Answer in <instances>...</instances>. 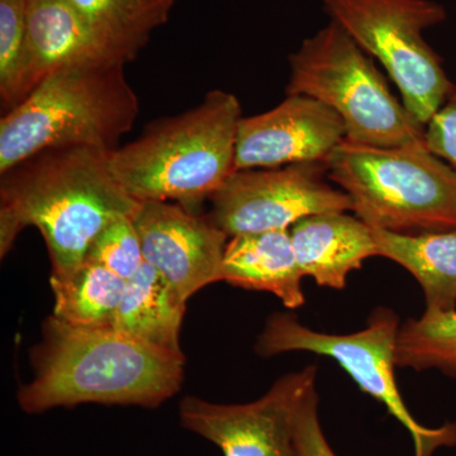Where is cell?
Listing matches in <instances>:
<instances>
[{"label":"cell","instance_id":"cell-8","mask_svg":"<svg viewBox=\"0 0 456 456\" xmlns=\"http://www.w3.org/2000/svg\"><path fill=\"white\" fill-rule=\"evenodd\" d=\"M399 327L397 314L386 307L371 314L365 329L346 335L314 331L293 314H274L268 318L255 350L260 356L308 351L334 359L362 392L384 404L410 432L415 456H434L440 448L456 445V424L426 428L408 411L395 377Z\"/></svg>","mask_w":456,"mask_h":456},{"label":"cell","instance_id":"cell-7","mask_svg":"<svg viewBox=\"0 0 456 456\" xmlns=\"http://www.w3.org/2000/svg\"><path fill=\"white\" fill-rule=\"evenodd\" d=\"M332 22L368 55L379 60L402 94V103L426 127L454 84L426 42V29L446 20L434 0H322Z\"/></svg>","mask_w":456,"mask_h":456},{"label":"cell","instance_id":"cell-12","mask_svg":"<svg viewBox=\"0 0 456 456\" xmlns=\"http://www.w3.org/2000/svg\"><path fill=\"white\" fill-rule=\"evenodd\" d=\"M345 140L344 121L331 108L305 95H288L268 112L242 117L235 171L326 163Z\"/></svg>","mask_w":456,"mask_h":456},{"label":"cell","instance_id":"cell-4","mask_svg":"<svg viewBox=\"0 0 456 456\" xmlns=\"http://www.w3.org/2000/svg\"><path fill=\"white\" fill-rule=\"evenodd\" d=\"M140 101L125 65L69 68L47 75L0 121V173L49 149H118Z\"/></svg>","mask_w":456,"mask_h":456},{"label":"cell","instance_id":"cell-11","mask_svg":"<svg viewBox=\"0 0 456 456\" xmlns=\"http://www.w3.org/2000/svg\"><path fill=\"white\" fill-rule=\"evenodd\" d=\"M143 257L188 301L222 281L228 236L207 216L178 203L141 202L134 216Z\"/></svg>","mask_w":456,"mask_h":456},{"label":"cell","instance_id":"cell-2","mask_svg":"<svg viewBox=\"0 0 456 456\" xmlns=\"http://www.w3.org/2000/svg\"><path fill=\"white\" fill-rule=\"evenodd\" d=\"M184 354L171 353L113 327L69 325L50 316L32 347L35 375L18 392L27 413L83 403L154 408L180 391Z\"/></svg>","mask_w":456,"mask_h":456},{"label":"cell","instance_id":"cell-13","mask_svg":"<svg viewBox=\"0 0 456 456\" xmlns=\"http://www.w3.org/2000/svg\"><path fill=\"white\" fill-rule=\"evenodd\" d=\"M289 232L303 275L320 287L344 289L351 272L378 256L373 228L346 212L308 216Z\"/></svg>","mask_w":456,"mask_h":456},{"label":"cell","instance_id":"cell-23","mask_svg":"<svg viewBox=\"0 0 456 456\" xmlns=\"http://www.w3.org/2000/svg\"><path fill=\"white\" fill-rule=\"evenodd\" d=\"M316 384L305 392L293 417L294 441L299 456H338L327 443L318 416Z\"/></svg>","mask_w":456,"mask_h":456},{"label":"cell","instance_id":"cell-15","mask_svg":"<svg viewBox=\"0 0 456 456\" xmlns=\"http://www.w3.org/2000/svg\"><path fill=\"white\" fill-rule=\"evenodd\" d=\"M303 278L289 230L233 236L224 248L222 281L274 294L289 310L305 303Z\"/></svg>","mask_w":456,"mask_h":456},{"label":"cell","instance_id":"cell-14","mask_svg":"<svg viewBox=\"0 0 456 456\" xmlns=\"http://www.w3.org/2000/svg\"><path fill=\"white\" fill-rule=\"evenodd\" d=\"M26 22L38 84L61 69L122 64L99 44L70 0H26Z\"/></svg>","mask_w":456,"mask_h":456},{"label":"cell","instance_id":"cell-10","mask_svg":"<svg viewBox=\"0 0 456 456\" xmlns=\"http://www.w3.org/2000/svg\"><path fill=\"white\" fill-rule=\"evenodd\" d=\"M314 365L285 374L265 395L246 404H218L197 397L180 402V424L211 441L224 456H299L293 417L305 392L316 384Z\"/></svg>","mask_w":456,"mask_h":456},{"label":"cell","instance_id":"cell-16","mask_svg":"<svg viewBox=\"0 0 456 456\" xmlns=\"http://www.w3.org/2000/svg\"><path fill=\"white\" fill-rule=\"evenodd\" d=\"M185 307L182 294L145 260L126 281L113 329L159 349L183 354L179 338Z\"/></svg>","mask_w":456,"mask_h":456},{"label":"cell","instance_id":"cell-18","mask_svg":"<svg viewBox=\"0 0 456 456\" xmlns=\"http://www.w3.org/2000/svg\"><path fill=\"white\" fill-rule=\"evenodd\" d=\"M90 31L117 61L128 64L167 22L175 0H70Z\"/></svg>","mask_w":456,"mask_h":456},{"label":"cell","instance_id":"cell-6","mask_svg":"<svg viewBox=\"0 0 456 456\" xmlns=\"http://www.w3.org/2000/svg\"><path fill=\"white\" fill-rule=\"evenodd\" d=\"M288 95H305L344 121L346 141L375 147H425V127L389 90L383 75L340 26L329 25L289 57Z\"/></svg>","mask_w":456,"mask_h":456},{"label":"cell","instance_id":"cell-24","mask_svg":"<svg viewBox=\"0 0 456 456\" xmlns=\"http://www.w3.org/2000/svg\"><path fill=\"white\" fill-rule=\"evenodd\" d=\"M426 146L456 171V86L425 127Z\"/></svg>","mask_w":456,"mask_h":456},{"label":"cell","instance_id":"cell-5","mask_svg":"<svg viewBox=\"0 0 456 456\" xmlns=\"http://www.w3.org/2000/svg\"><path fill=\"white\" fill-rule=\"evenodd\" d=\"M325 164L356 217L374 230H456V171L428 146L375 147L345 140Z\"/></svg>","mask_w":456,"mask_h":456},{"label":"cell","instance_id":"cell-21","mask_svg":"<svg viewBox=\"0 0 456 456\" xmlns=\"http://www.w3.org/2000/svg\"><path fill=\"white\" fill-rule=\"evenodd\" d=\"M38 86L27 38L26 0H0V99L16 108Z\"/></svg>","mask_w":456,"mask_h":456},{"label":"cell","instance_id":"cell-22","mask_svg":"<svg viewBox=\"0 0 456 456\" xmlns=\"http://www.w3.org/2000/svg\"><path fill=\"white\" fill-rule=\"evenodd\" d=\"M128 281L139 272L145 257L134 218L123 217L108 224L90 245L86 259Z\"/></svg>","mask_w":456,"mask_h":456},{"label":"cell","instance_id":"cell-1","mask_svg":"<svg viewBox=\"0 0 456 456\" xmlns=\"http://www.w3.org/2000/svg\"><path fill=\"white\" fill-rule=\"evenodd\" d=\"M112 152V151H110ZM110 152L59 147L0 173V254H8L26 227L40 231L53 277H66L86 261L103 228L140 208L113 175Z\"/></svg>","mask_w":456,"mask_h":456},{"label":"cell","instance_id":"cell-9","mask_svg":"<svg viewBox=\"0 0 456 456\" xmlns=\"http://www.w3.org/2000/svg\"><path fill=\"white\" fill-rule=\"evenodd\" d=\"M325 163L236 170L209 200L207 217L228 237L289 230L308 216L353 211L350 198L323 180Z\"/></svg>","mask_w":456,"mask_h":456},{"label":"cell","instance_id":"cell-3","mask_svg":"<svg viewBox=\"0 0 456 456\" xmlns=\"http://www.w3.org/2000/svg\"><path fill=\"white\" fill-rule=\"evenodd\" d=\"M239 99L207 93L198 106L146 126L139 139L110 154L113 175L139 202L160 200L197 212L235 171Z\"/></svg>","mask_w":456,"mask_h":456},{"label":"cell","instance_id":"cell-20","mask_svg":"<svg viewBox=\"0 0 456 456\" xmlns=\"http://www.w3.org/2000/svg\"><path fill=\"white\" fill-rule=\"evenodd\" d=\"M395 365L456 378V310L425 311L399 327Z\"/></svg>","mask_w":456,"mask_h":456},{"label":"cell","instance_id":"cell-17","mask_svg":"<svg viewBox=\"0 0 456 456\" xmlns=\"http://www.w3.org/2000/svg\"><path fill=\"white\" fill-rule=\"evenodd\" d=\"M373 235L378 256L403 266L421 285L426 311L456 310V230L397 233L373 228Z\"/></svg>","mask_w":456,"mask_h":456},{"label":"cell","instance_id":"cell-19","mask_svg":"<svg viewBox=\"0 0 456 456\" xmlns=\"http://www.w3.org/2000/svg\"><path fill=\"white\" fill-rule=\"evenodd\" d=\"M125 279L110 269L86 260L66 277H53V314L69 325L113 327L126 288Z\"/></svg>","mask_w":456,"mask_h":456}]
</instances>
